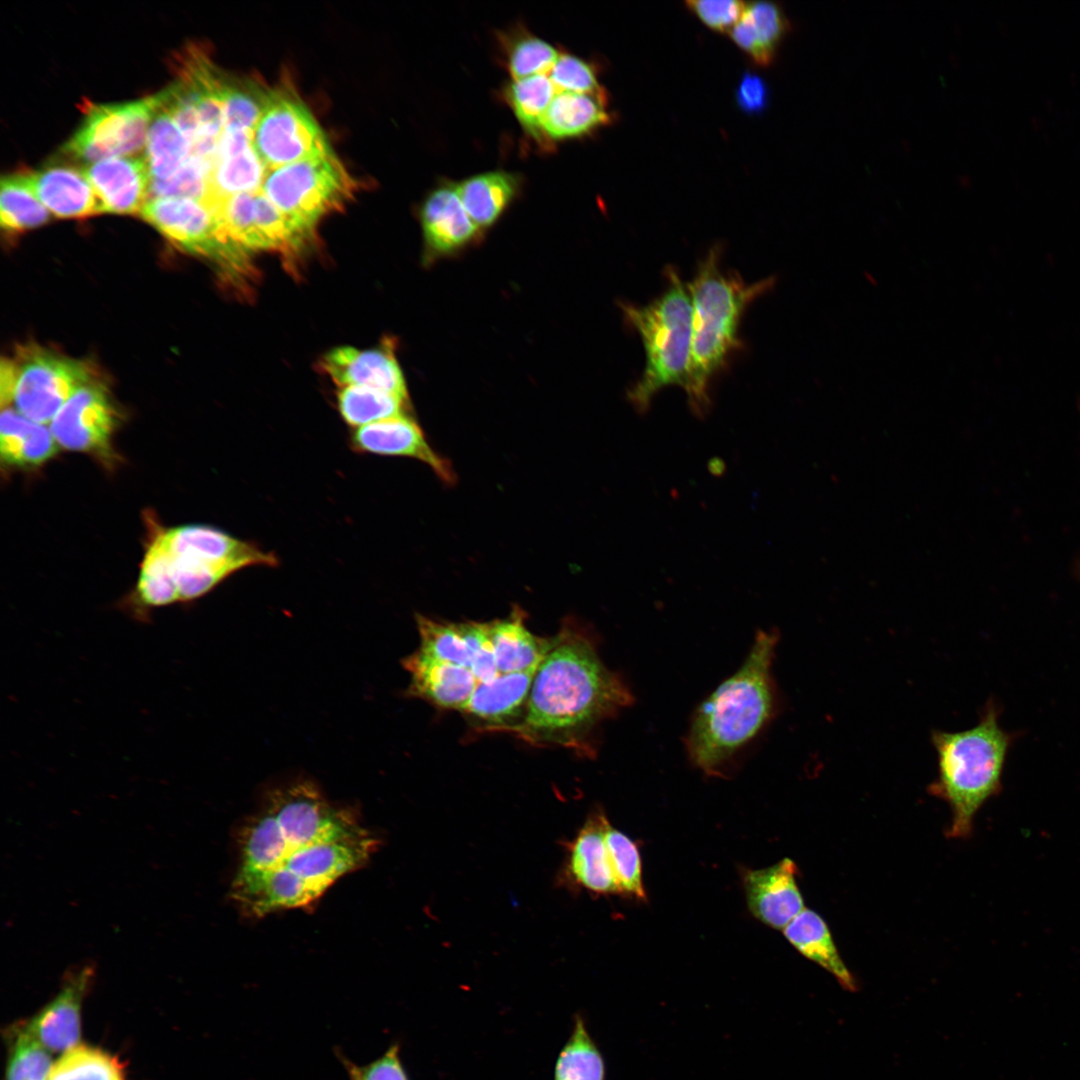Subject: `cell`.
Instances as JSON below:
<instances>
[{"instance_id":"11","label":"cell","mask_w":1080,"mask_h":1080,"mask_svg":"<svg viewBox=\"0 0 1080 1080\" xmlns=\"http://www.w3.org/2000/svg\"><path fill=\"white\" fill-rule=\"evenodd\" d=\"M255 141L259 154L278 167L333 152L309 109L286 86L271 88Z\"/></svg>"},{"instance_id":"45","label":"cell","mask_w":1080,"mask_h":1080,"mask_svg":"<svg viewBox=\"0 0 1080 1080\" xmlns=\"http://www.w3.org/2000/svg\"><path fill=\"white\" fill-rule=\"evenodd\" d=\"M709 470L714 475H721L725 470V465L719 458H713L709 463Z\"/></svg>"},{"instance_id":"26","label":"cell","mask_w":1080,"mask_h":1080,"mask_svg":"<svg viewBox=\"0 0 1080 1080\" xmlns=\"http://www.w3.org/2000/svg\"><path fill=\"white\" fill-rule=\"evenodd\" d=\"M29 179L36 197L54 216L82 218L101 213L96 194L84 172L72 167L51 166L29 172Z\"/></svg>"},{"instance_id":"4","label":"cell","mask_w":1080,"mask_h":1080,"mask_svg":"<svg viewBox=\"0 0 1080 1080\" xmlns=\"http://www.w3.org/2000/svg\"><path fill=\"white\" fill-rule=\"evenodd\" d=\"M999 710L988 703L972 728L934 730L931 743L937 757V778L929 791L946 801L952 812L949 835L970 834L982 805L999 793L1004 763L1013 736L998 721Z\"/></svg>"},{"instance_id":"17","label":"cell","mask_w":1080,"mask_h":1080,"mask_svg":"<svg viewBox=\"0 0 1080 1080\" xmlns=\"http://www.w3.org/2000/svg\"><path fill=\"white\" fill-rule=\"evenodd\" d=\"M796 864L789 858L744 874V890L751 913L762 923L784 929L804 909L796 883Z\"/></svg>"},{"instance_id":"24","label":"cell","mask_w":1080,"mask_h":1080,"mask_svg":"<svg viewBox=\"0 0 1080 1080\" xmlns=\"http://www.w3.org/2000/svg\"><path fill=\"white\" fill-rule=\"evenodd\" d=\"M609 825L602 811L594 812L568 849L569 879L576 886L595 894L618 893L605 844V833Z\"/></svg>"},{"instance_id":"16","label":"cell","mask_w":1080,"mask_h":1080,"mask_svg":"<svg viewBox=\"0 0 1080 1080\" xmlns=\"http://www.w3.org/2000/svg\"><path fill=\"white\" fill-rule=\"evenodd\" d=\"M350 443L359 453L417 459L445 483L453 484L456 480L449 461L431 448L419 425L407 415L356 428Z\"/></svg>"},{"instance_id":"21","label":"cell","mask_w":1080,"mask_h":1080,"mask_svg":"<svg viewBox=\"0 0 1080 1080\" xmlns=\"http://www.w3.org/2000/svg\"><path fill=\"white\" fill-rule=\"evenodd\" d=\"M402 664L411 678L409 694L441 708L460 711L478 684L471 670L437 660L420 650L407 656Z\"/></svg>"},{"instance_id":"25","label":"cell","mask_w":1080,"mask_h":1080,"mask_svg":"<svg viewBox=\"0 0 1080 1080\" xmlns=\"http://www.w3.org/2000/svg\"><path fill=\"white\" fill-rule=\"evenodd\" d=\"M60 448L48 425L30 420L14 407L2 408L0 459L7 470H31L52 460Z\"/></svg>"},{"instance_id":"8","label":"cell","mask_w":1080,"mask_h":1080,"mask_svg":"<svg viewBox=\"0 0 1080 1080\" xmlns=\"http://www.w3.org/2000/svg\"><path fill=\"white\" fill-rule=\"evenodd\" d=\"M263 808L279 827L286 845L284 858L303 846L344 837L363 828L353 810L332 805L309 781L271 791Z\"/></svg>"},{"instance_id":"20","label":"cell","mask_w":1080,"mask_h":1080,"mask_svg":"<svg viewBox=\"0 0 1080 1080\" xmlns=\"http://www.w3.org/2000/svg\"><path fill=\"white\" fill-rule=\"evenodd\" d=\"M320 366L342 387H370L408 400L403 373L391 352L341 346L327 352Z\"/></svg>"},{"instance_id":"31","label":"cell","mask_w":1080,"mask_h":1080,"mask_svg":"<svg viewBox=\"0 0 1080 1080\" xmlns=\"http://www.w3.org/2000/svg\"><path fill=\"white\" fill-rule=\"evenodd\" d=\"M467 214L480 229L493 225L518 190V179L505 171H489L464 179L456 185Z\"/></svg>"},{"instance_id":"12","label":"cell","mask_w":1080,"mask_h":1080,"mask_svg":"<svg viewBox=\"0 0 1080 1080\" xmlns=\"http://www.w3.org/2000/svg\"><path fill=\"white\" fill-rule=\"evenodd\" d=\"M151 534L174 560L231 563L243 569L278 566L274 553L238 539L222 529L203 524L161 527L151 521Z\"/></svg>"},{"instance_id":"27","label":"cell","mask_w":1080,"mask_h":1080,"mask_svg":"<svg viewBox=\"0 0 1080 1080\" xmlns=\"http://www.w3.org/2000/svg\"><path fill=\"white\" fill-rule=\"evenodd\" d=\"M488 635L500 674L538 667L551 647V639L533 634L525 624V614L515 608L501 620L487 622Z\"/></svg>"},{"instance_id":"32","label":"cell","mask_w":1080,"mask_h":1080,"mask_svg":"<svg viewBox=\"0 0 1080 1080\" xmlns=\"http://www.w3.org/2000/svg\"><path fill=\"white\" fill-rule=\"evenodd\" d=\"M189 156V140L173 119L156 104L145 154L151 179L169 178L185 164Z\"/></svg>"},{"instance_id":"1","label":"cell","mask_w":1080,"mask_h":1080,"mask_svg":"<svg viewBox=\"0 0 1080 1080\" xmlns=\"http://www.w3.org/2000/svg\"><path fill=\"white\" fill-rule=\"evenodd\" d=\"M632 702L630 689L603 663L592 637L567 621L536 670L523 714L504 730L532 744L591 753L594 730Z\"/></svg>"},{"instance_id":"38","label":"cell","mask_w":1080,"mask_h":1080,"mask_svg":"<svg viewBox=\"0 0 1080 1080\" xmlns=\"http://www.w3.org/2000/svg\"><path fill=\"white\" fill-rule=\"evenodd\" d=\"M557 90L546 74H538L512 81L506 89V98L520 124L531 135L538 136L541 122Z\"/></svg>"},{"instance_id":"6","label":"cell","mask_w":1080,"mask_h":1080,"mask_svg":"<svg viewBox=\"0 0 1080 1080\" xmlns=\"http://www.w3.org/2000/svg\"><path fill=\"white\" fill-rule=\"evenodd\" d=\"M0 397L30 420L49 425L84 383L94 376L85 363L40 347L2 360Z\"/></svg>"},{"instance_id":"44","label":"cell","mask_w":1080,"mask_h":1080,"mask_svg":"<svg viewBox=\"0 0 1080 1080\" xmlns=\"http://www.w3.org/2000/svg\"><path fill=\"white\" fill-rule=\"evenodd\" d=\"M736 101L744 112L762 111L768 102V87L765 81L756 74L744 73L736 90Z\"/></svg>"},{"instance_id":"3","label":"cell","mask_w":1080,"mask_h":1080,"mask_svg":"<svg viewBox=\"0 0 1080 1080\" xmlns=\"http://www.w3.org/2000/svg\"><path fill=\"white\" fill-rule=\"evenodd\" d=\"M720 248L709 250L688 283L692 302L691 352L684 390L697 416L710 408L709 385L731 353L741 346L738 335L746 308L770 290L775 278L746 283L736 272L723 271Z\"/></svg>"},{"instance_id":"14","label":"cell","mask_w":1080,"mask_h":1080,"mask_svg":"<svg viewBox=\"0 0 1080 1080\" xmlns=\"http://www.w3.org/2000/svg\"><path fill=\"white\" fill-rule=\"evenodd\" d=\"M420 635L418 650L424 654L467 668L478 683L495 679L498 672L488 625L482 622L451 623L416 616Z\"/></svg>"},{"instance_id":"34","label":"cell","mask_w":1080,"mask_h":1080,"mask_svg":"<svg viewBox=\"0 0 1080 1080\" xmlns=\"http://www.w3.org/2000/svg\"><path fill=\"white\" fill-rule=\"evenodd\" d=\"M0 218L1 227L8 232L35 228L49 220L48 209L31 188L29 172L22 171L2 177Z\"/></svg>"},{"instance_id":"18","label":"cell","mask_w":1080,"mask_h":1080,"mask_svg":"<svg viewBox=\"0 0 1080 1080\" xmlns=\"http://www.w3.org/2000/svg\"><path fill=\"white\" fill-rule=\"evenodd\" d=\"M420 217L429 261L455 254L478 239L480 229L464 209L456 185L446 183L434 189Z\"/></svg>"},{"instance_id":"10","label":"cell","mask_w":1080,"mask_h":1080,"mask_svg":"<svg viewBox=\"0 0 1080 1080\" xmlns=\"http://www.w3.org/2000/svg\"><path fill=\"white\" fill-rule=\"evenodd\" d=\"M120 414L95 377L81 385L49 423L60 449L83 453L112 469L119 461L114 435Z\"/></svg>"},{"instance_id":"22","label":"cell","mask_w":1080,"mask_h":1080,"mask_svg":"<svg viewBox=\"0 0 1080 1080\" xmlns=\"http://www.w3.org/2000/svg\"><path fill=\"white\" fill-rule=\"evenodd\" d=\"M178 604L170 555L150 534L133 589L119 602L125 614L141 623H150L153 612Z\"/></svg>"},{"instance_id":"19","label":"cell","mask_w":1080,"mask_h":1080,"mask_svg":"<svg viewBox=\"0 0 1080 1080\" xmlns=\"http://www.w3.org/2000/svg\"><path fill=\"white\" fill-rule=\"evenodd\" d=\"M83 172L96 194L101 213H140L151 180L145 156L98 161Z\"/></svg>"},{"instance_id":"2","label":"cell","mask_w":1080,"mask_h":1080,"mask_svg":"<svg viewBox=\"0 0 1080 1080\" xmlns=\"http://www.w3.org/2000/svg\"><path fill=\"white\" fill-rule=\"evenodd\" d=\"M777 642L776 632H757L739 669L694 712L685 746L690 762L706 775L721 776L728 762L772 718V664Z\"/></svg>"},{"instance_id":"41","label":"cell","mask_w":1080,"mask_h":1080,"mask_svg":"<svg viewBox=\"0 0 1080 1080\" xmlns=\"http://www.w3.org/2000/svg\"><path fill=\"white\" fill-rule=\"evenodd\" d=\"M557 91L575 92L605 98L592 66L571 54H561L549 72Z\"/></svg>"},{"instance_id":"30","label":"cell","mask_w":1080,"mask_h":1080,"mask_svg":"<svg viewBox=\"0 0 1080 1080\" xmlns=\"http://www.w3.org/2000/svg\"><path fill=\"white\" fill-rule=\"evenodd\" d=\"M789 23L773 2L746 5L739 21L730 30L734 42L759 65H768L787 32Z\"/></svg>"},{"instance_id":"9","label":"cell","mask_w":1080,"mask_h":1080,"mask_svg":"<svg viewBox=\"0 0 1080 1080\" xmlns=\"http://www.w3.org/2000/svg\"><path fill=\"white\" fill-rule=\"evenodd\" d=\"M155 108V95L120 104L87 102L82 124L62 151L94 163L135 153L147 143Z\"/></svg>"},{"instance_id":"13","label":"cell","mask_w":1080,"mask_h":1080,"mask_svg":"<svg viewBox=\"0 0 1080 1080\" xmlns=\"http://www.w3.org/2000/svg\"><path fill=\"white\" fill-rule=\"evenodd\" d=\"M377 846L376 837L363 827L344 837L298 848L274 868L289 871L320 897L340 877L366 864Z\"/></svg>"},{"instance_id":"28","label":"cell","mask_w":1080,"mask_h":1080,"mask_svg":"<svg viewBox=\"0 0 1080 1080\" xmlns=\"http://www.w3.org/2000/svg\"><path fill=\"white\" fill-rule=\"evenodd\" d=\"M784 936L803 956L831 973L842 987L856 990V981L843 962L823 918L805 908L784 929Z\"/></svg>"},{"instance_id":"5","label":"cell","mask_w":1080,"mask_h":1080,"mask_svg":"<svg viewBox=\"0 0 1080 1080\" xmlns=\"http://www.w3.org/2000/svg\"><path fill=\"white\" fill-rule=\"evenodd\" d=\"M664 292L645 305L621 303L626 322L639 334L645 367L631 386L627 397L633 407L644 412L653 396L662 388H684L687 378L692 335V302L688 284L671 266L666 269Z\"/></svg>"},{"instance_id":"40","label":"cell","mask_w":1080,"mask_h":1080,"mask_svg":"<svg viewBox=\"0 0 1080 1080\" xmlns=\"http://www.w3.org/2000/svg\"><path fill=\"white\" fill-rule=\"evenodd\" d=\"M559 57L548 42L535 36L523 35L508 49V67L514 80L550 72Z\"/></svg>"},{"instance_id":"35","label":"cell","mask_w":1080,"mask_h":1080,"mask_svg":"<svg viewBox=\"0 0 1080 1080\" xmlns=\"http://www.w3.org/2000/svg\"><path fill=\"white\" fill-rule=\"evenodd\" d=\"M604 1059L591 1038L584 1019L574 1018L571 1035L554 1067V1080H604Z\"/></svg>"},{"instance_id":"42","label":"cell","mask_w":1080,"mask_h":1080,"mask_svg":"<svg viewBox=\"0 0 1080 1080\" xmlns=\"http://www.w3.org/2000/svg\"><path fill=\"white\" fill-rule=\"evenodd\" d=\"M349 1080H410L400 1056L398 1043L391 1044L378 1058L365 1065H357L339 1055Z\"/></svg>"},{"instance_id":"39","label":"cell","mask_w":1080,"mask_h":1080,"mask_svg":"<svg viewBox=\"0 0 1080 1080\" xmlns=\"http://www.w3.org/2000/svg\"><path fill=\"white\" fill-rule=\"evenodd\" d=\"M605 844L618 893L644 899L641 857L636 843L609 825Z\"/></svg>"},{"instance_id":"43","label":"cell","mask_w":1080,"mask_h":1080,"mask_svg":"<svg viewBox=\"0 0 1080 1080\" xmlns=\"http://www.w3.org/2000/svg\"><path fill=\"white\" fill-rule=\"evenodd\" d=\"M687 6L704 24L720 32L731 30L746 7L738 0H693L687 1Z\"/></svg>"},{"instance_id":"29","label":"cell","mask_w":1080,"mask_h":1080,"mask_svg":"<svg viewBox=\"0 0 1080 1080\" xmlns=\"http://www.w3.org/2000/svg\"><path fill=\"white\" fill-rule=\"evenodd\" d=\"M606 99L557 91L541 122V131L554 140L586 135L610 121Z\"/></svg>"},{"instance_id":"33","label":"cell","mask_w":1080,"mask_h":1080,"mask_svg":"<svg viewBox=\"0 0 1080 1080\" xmlns=\"http://www.w3.org/2000/svg\"><path fill=\"white\" fill-rule=\"evenodd\" d=\"M408 400L379 389L342 387L337 406L343 420L356 428L406 415Z\"/></svg>"},{"instance_id":"37","label":"cell","mask_w":1080,"mask_h":1080,"mask_svg":"<svg viewBox=\"0 0 1080 1080\" xmlns=\"http://www.w3.org/2000/svg\"><path fill=\"white\" fill-rule=\"evenodd\" d=\"M46 1080H124L117 1057L89 1045L78 1044L63 1052Z\"/></svg>"},{"instance_id":"7","label":"cell","mask_w":1080,"mask_h":1080,"mask_svg":"<svg viewBox=\"0 0 1080 1080\" xmlns=\"http://www.w3.org/2000/svg\"><path fill=\"white\" fill-rule=\"evenodd\" d=\"M175 246L214 262L228 275L246 274L248 251L231 240L215 213L204 203L186 198H155L140 211Z\"/></svg>"},{"instance_id":"36","label":"cell","mask_w":1080,"mask_h":1080,"mask_svg":"<svg viewBox=\"0 0 1080 1080\" xmlns=\"http://www.w3.org/2000/svg\"><path fill=\"white\" fill-rule=\"evenodd\" d=\"M5 1035L4 1080H46L53 1065L51 1052L28 1030L25 1022L10 1026Z\"/></svg>"},{"instance_id":"23","label":"cell","mask_w":1080,"mask_h":1080,"mask_svg":"<svg viewBox=\"0 0 1080 1080\" xmlns=\"http://www.w3.org/2000/svg\"><path fill=\"white\" fill-rule=\"evenodd\" d=\"M537 668L499 674L491 681L478 683L460 711L489 723L487 728L506 729L523 714Z\"/></svg>"},{"instance_id":"15","label":"cell","mask_w":1080,"mask_h":1080,"mask_svg":"<svg viewBox=\"0 0 1080 1080\" xmlns=\"http://www.w3.org/2000/svg\"><path fill=\"white\" fill-rule=\"evenodd\" d=\"M94 968L85 964L69 970L60 990L30 1020L28 1030L51 1053L79 1044L82 1003L92 984Z\"/></svg>"}]
</instances>
